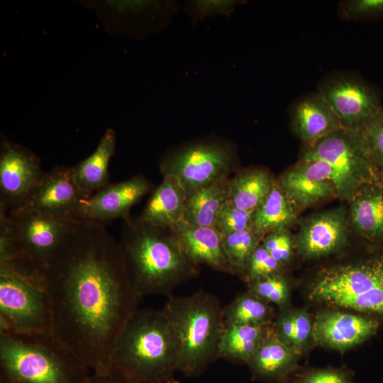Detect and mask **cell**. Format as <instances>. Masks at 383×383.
I'll return each mask as SVG.
<instances>
[{
    "label": "cell",
    "mask_w": 383,
    "mask_h": 383,
    "mask_svg": "<svg viewBox=\"0 0 383 383\" xmlns=\"http://www.w3.org/2000/svg\"><path fill=\"white\" fill-rule=\"evenodd\" d=\"M52 333L92 373L106 374L113 345L137 309L117 242L104 223L75 219L43 274Z\"/></svg>",
    "instance_id": "1"
},
{
    "label": "cell",
    "mask_w": 383,
    "mask_h": 383,
    "mask_svg": "<svg viewBox=\"0 0 383 383\" xmlns=\"http://www.w3.org/2000/svg\"><path fill=\"white\" fill-rule=\"evenodd\" d=\"M118 245L138 299L153 294L170 296L199 274V265L189 257L172 228L138 218L123 221Z\"/></svg>",
    "instance_id": "2"
},
{
    "label": "cell",
    "mask_w": 383,
    "mask_h": 383,
    "mask_svg": "<svg viewBox=\"0 0 383 383\" xmlns=\"http://www.w3.org/2000/svg\"><path fill=\"white\" fill-rule=\"evenodd\" d=\"M177 364L176 338L162 309H136L113 345L109 372L129 383H165Z\"/></svg>",
    "instance_id": "3"
},
{
    "label": "cell",
    "mask_w": 383,
    "mask_h": 383,
    "mask_svg": "<svg viewBox=\"0 0 383 383\" xmlns=\"http://www.w3.org/2000/svg\"><path fill=\"white\" fill-rule=\"evenodd\" d=\"M91 373L52 332L0 329V383H90Z\"/></svg>",
    "instance_id": "4"
},
{
    "label": "cell",
    "mask_w": 383,
    "mask_h": 383,
    "mask_svg": "<svg viewBox=\"0 0 383 383\" xmlns=\"http://www.w3.org/2000/svg\"><path fill=\"white\" fill-rule=\"evenodd\" d=\"M162 311L176 338L177 370L196 375L218 358L225 327L223 308L216 296L203 289L187 296H170Z\"/></svg>",
    "instance_id": "5"
},
{
    "label": "cell",
    "mask_w": 383,
    "mask_h": 383,
    "mask_svg": "<svg viewBox=\"0 0 383 383\" xmlns=\"http://www.w3.org/2000/svg\"><path fill=\"white\" fill-rule=\"evenodd\" d=\"M74 220L24 206L0 208V263L43 277Z\"/></svg>",
    "instance_id": "6"
},
{
    "label": "cell",
    "mask_w": 383,
    "mask_h": 383,
    "mask_svg": "<svg viewBox=\"0 0 383 383\" xmlns=\"http://www.w3.org/2000/svg\"><path fill=\"white\" fill-rule=\"evenodd\" d=\"M311 301L383 316V256L321 270L309 288Z\"/></svg>",
    "instance_id": "7"
},
{
    "label": "cell",
    "mask_w": 383,
    "mask_h": 383,
    "mask_svg": "<svg viewBox=\"0 0 383 383\" xmlns=\"http://www.w3.org/2000/svg\"><path fill=\"white\" fill-rule=\"evenodd\" d=\"M237 162L235 145L211 135L171 147L159 167L163 176L172 174L179 180L189 198L199 189L228 178Z\"/></svg>",
    "instance_id": "8"
},
{
    "label": "cell",
    "mask_w": 383,
    "mask_h": 383,
    "mask_svg": "<svg viewBox=\"0 0 383 383\" xmlns=\"http://www.w3.org/2000/svg\"><path fill=\"white\" fill-rule=\"evenodd\" d=\"M301 160L329 166L337 196L350 201L363 185L379 180V171L359 129L341 128L307 145Z\"/></svg>",
    "instance_id": "9"
},
{
    "label": "cell",
    "mask_w": 383,
    "mask_h": 383,
    "mask_svg": "<svg viewBox=\"0 0 383 383\" xmlns=\"http://www.w3.org/2000/svg\"><path fill=\"white\" fill-rule=\"evenodd\" d=\"M0 329L52 332L50 307L43 278L0 263Z\"/></svg>",
    "instance_id": "10"
},
{
    "label": "cell",
    "mask_w": 383,
    "mask_h": 383,
    "mask_svg": "<svg viewBox=\"0 0 383 383\" xmlns=\"http://www.w3.org/2000/svg\"><path fill=\"white\" fill-rule=\"evenodd\" d=\"M44 172L28 148L4 138L0 150V208L9 211L23 206Z\"/></svg>",
    "instance_id": "11"
},
{
    "label": "cell",
    "mask_w": 383,
    "mask_h": 383,
    "mask_svg": "<svg viewBox=\"0 0 383 383\" xmlns=\"http://www.w3.org/2000/svg\"><path fill=\"white\" fill-rule=\"evenodd\" d=\"M152 184L138 174L124 181L110 183L83 199L74 219L89 220L104 223L116 218L132 219L130 211L150 190Z\"/></svg>",
    "instance_id": "12"
},
{
    "label": "cell",
    "mask_w": 383,
    "mask_h": 383,
    "mask_svg": "<svg viewBox=\"0 0 383 383\" xmlns=\"http://www.w3.org/2000/svg\"><path fill=\"white\" fill-rule=\"evenodd\" d=\"M318 94L346 128L360 129L382 107L376 92L355 79L333 78L322 85Z\"/></svg>",
    "instance_id": "13"
},
{
    "label": "cell",
    "mask_w": 383,
    "mask_h": 383,
    "mask_svg": "<svg viewBox=\"0 0 383 383\" xmlns=\"http://www.w3.org/2000/svg\"><path fill=\"white\" fill-rule=\"evenodd\" d=\"M86 198L74 180L72 167L60 165L43 173L22 206L60 218L74 219Z\"/></svg>",
    "instance_id": "14"
},
{
    "label": "cell",
    "mask_w": 383,
    "mask_h": 383,
    "mask_svg": "<svg viewBox=\"0 0 383 383\" xmlns=\"http://www.w3.org/2000/svg\"><path fill=\"white\" fill-rule=\"evenodd\" d=\"M378 328L375 319L329 309L318 312L313 319V341L326 348L345 351L371 338Z\"/></svg>",
    "instance_id": "15"
},
{
    "label": "cell",
    "mask_w": 383,
    "mask_h": 383,
    "mask_svg": "<svg viewBox=\"0 0 383 383\" xmlns=\"http://www.w3.org/2000/svg\"><path fill=\"white\" fill-rule=\"evenodd\" d=\"M276 182L296 207H306L337 196L331 169L318 160H301Z\"/></svg>",
    "instance_id": "16"
},
{
    "label": "cell",
    "mask_w": 383,
    "mask_h": 383,
    "mask_svg": "<svg viewBox=\"0 0 383 383\" xmlns=\"http://www.w3.org/2000/svg\"><path fill=\"white\" fill-rule=\"evenodd\" d=\"M347 239L346 211L338 208L306 220L299 231L296 248L305 257H318L339 250Z\"/></svg>",
    "instance_id": "17"
},
{
    "label": "cell",
    "mask_w": 383,
    "mask_h": 383,
    "mask_svg": "<svg viewBox=\"0 0 383 383\" xmlns=\"http://www.w3.org/2000/svg\"><path fill=\"white\" fill-rule=\"evenodd\" d=\"M172 229L196 264H205L217 271L233 274L222 244L221 235L214 227L196 226L182 221Z\"/></svg>",
    "instance_id": "18"
},
{
    "label": "cell",
    "mask_w": 383,
    "mask_h": 383,
    "mask_svg": "<svg viewBox=\"0 0 383 383\" xmlns=\"http://www.w3.org/2000/svg\"><path fill=\"white\" fill-rule=\"evenodd\" d=\"M187 199L179 180L172 174L164 175L138 219L151 226L172 228L183 221Z\"/></svg>",
    "instance_id": "19"
},
{
    "label": "cell",
    "mask_w": 383,
    "mask_h": 383,
    "mask_svg": "<svg viewBox=\"0 0 383 383\" xmlns=\"http://www.w3.org/2000/svg\"><path fill=\"white\" fill-rule=\"evenodd\" d=\"M301 355L276 336L272 326V332L248 362V365L255 379L270 382H283L296 371Z\"/></svg>",
    "instance_id": "20"
},
{
    "label": "cell",
    "mask_w": 383,
    "mask_h": 383,
    "mask_svg": "<svg viewBox=\"0 0 383 383\" xmlns=\"http://www.w3.org/2000/svg\"><path fill=\"white\" fill-rule=\"evenodd\" d=\"M350 218L355 231L367 243L383 242V184L361 187L350 200Z\"/></svg>",
    "instance_id": "21"
},
{
    "label": "cell",
    "mask_w": 383,
    "mask_h": 383,
    "mask_svg": "<svg viewBox=\"0 0 383 383\" xmlns=\"http://www.w3.org/2000/svg\"><path fill=\"white\" fill-rule=\"evenodd\" d=\"M292 118L294 131L307 145L344 128L338 116L318 93L299 101L292 109Z\"/></svg>",
    "instance_id": "22"
},
{
    "label": "cell",
    "mask_w": 383,
    "mask_h": 383,
    "mask_svg": "<svg viewBox=\"0 0 383 383\" xmlns=\"http://www.w3.org/2000/svg\"><path fill=\"white\" fill-rule=\"evenodd\" d=\"M116 132L108 128L95 150L87 158L72 166L74 180L86 197L109 185V165L115 152Z\"/></svg>",
    "instance_id": "23"
},
{
    "label": "cell",
    "mask_w": 383,
    "mask_h": 383,
    "mask_svg": "<svg viewBox=\"0 0 383 383\" xmlns=\"http://www.w3.org/2000/svg\"><path fill=\"white\" fill-rule=\"evenodd\" d=\"M272 324L225 327L218 346V357L248 364L272 332Z\"/></svg>",
    "instance_id": "24"
},
{
    "label": "cell",
    "mask_w": 383,
    "mask_h": 383,
    "mask_svg": "<svg viewBox=\"0 0 383 383\" xmlns=\"http://www.w3.org/2000/svg\"><path fill=\"white\" fill-rule=\"evenodd\" d=\"M296 218V206L274 183L262 204L252 212V230L262 238L287 230Z\"/></svg>",
    "instance_id": "25"
},
{
    "label": "cell",
    "mask_w": 383,
    "mask_h": 383,
    "mask_svg": "<svg viewBox=\"0 0 383 383\" xmlns=\"http://www.w3.org/2000/svg\"><path fill=\"white\" fill-rule=\"evenodd\" d=\"M274 183L265 169L240 170L231 178L228 199L237 207L252 213L267 197Z\"/></svg>",
    "instance_id": "26"
},
{
    "label": "cell",
    "mask_w": 383,
    "mask_h": 383,
    "mask_svg": "<svg viewBox=\"0 0 383 383\" xmlns=\"http://www.w3.org/2000/svg\"><path fill=\"white\" fill-rule=\"evenodd\" d=\"M230 180L223 179L192 194L183 221L193 226L213 227L218 213L229 199Z\"/></svg>",
    "instance_id": "27"
},
{
    "label": "cell",
    "mask_w": 383,
    "mask_h": 383,
    "mask_svg": "<svg viewBox=\"0 0 383 383\" xmlns=\"http://www.w3.org/2000/svg\"><path fill=\"white\" fill-rule=\"evenodd\" d=\"M274 311L268 303L248 289L223 308L224 327L233 325H270Z\"/></svg>",
    "instance_id": "28"
},
{
    "label": "cell",
    "mask_w": 383,
    "mask_h": 383,
    "mask_svg": "<svg viewBox=\"0 0 383 383\" xmlns=\"http://www.w3.org/2000/svg\"><path fill=\"white\" fill-rule=\"evenodd\" d=\"M221 239L233 273L241 274L248 257L262 239L252 229L221 235Z\"/></svg>",
    "instance_id": "29"
},
{
    "label": "cell",
    "mask_w": 383,
    "mask_h": 383,
    "mask_svg": "<svg viewBox=\"0 0 383 383\" xmlns=\"http://www.w3.org/2000/svg\"><path fill=\"white\" fill-rule=\"evenodd\" d=\"M248 289L270 304H274L284 309L289 297V281L282 272L276 274L250 284Z\"/></svg>",
    "instance_id": "30"
},
{
    "label": "cell",
    "mask_w": 383,
    "mask_h": 383,
    "mask_svg": "<svg viewBox=\"0 0 383 383\" xmlns=\"http://www.w3.org/2000/svg\"><path fill=\"white\" fill-rule=\"evenodd\" d=\"M283 267L260 243L248 257L241 275L248 284L282 273Z\"/></svg>",
    "instance_id": "31"
},
{
    "label": "cell",
    "mask_w": 383,
    "mask_h": 383,
    "mask_svg": "<svg viewBox=\"0 0 383 383\" xmlns=\"http://www.w3.org/2000/svg\"><path fill=\"white\" fill-rule=\"evenodd\" d=\"M213 227L221 235L252 229V213L237 207L228 199L218 213Z\"/></svg>",
    "instance_id": "32"
},
{
    "label": "cell",
    "mask_w": 383,
    "mask_h": 383,
    "mask_svg": "<svg viewBox=\"0 0 383 383\" xmlns=\"http://www.w3.org/2000/svg\"><path fill=\"white\" fill-rule=\"evenodd\" d=\"M238 0H192L184 4V11L189 14L194 26L199 20L217 16H228L238 5Z\"/></svg>",
    "instance_id": "33"
},
{
    "label": "cell",
    "mask_w": 383,
    "mask_h": 383,
    "mask_svg": "<svg viewBox=\"0 0 383 383\" xmlns=\"http://www.w3.org/2000/svg\"><path fill=\"white\" fill-rule=\"evenodd\" d=\"M352 371L343 368L327 367L313 368L296 372L284 383H355Z\"/></svg>",
    "instance_id": "34"
},
{
    "label": "cell",
    "mask_w": 383,
    "mask_h": 383,
    "mask_svg": "<svg viewBox=\"0 0 383 383\" xmlns=\"http://www.w3.org/2000/svg\"><path fill=\"white\" fill-rule=\"evenodd\" d=\"M379 171L383 170V107L360 129Z\"/></svg>",
    "instance_id": "35"
},
{
    "label": "cell",
    "mask_w": 383,
    "mask_h": 383,
    "mask_svg": "<svg viewBox=\"0 0 383 383\" xmlns=\"http://www.w3.org/2000/svg\"><path fill=\"white\" fill-rule=\"evenodd\" d=\"M261 244L283 266L291 260L294 244L287 230L269 233L262 238Z\"/></svg>",
    "instance_id": "36"
},
{
    "label": "cell",
    "mask_w": 383,
    "mask_h": 383,
    "mask_svg": "<svg viewBox=\"0 0 383 383\" xmlns=\"http://www.w3.org/2000/svg\"><path fill=\"white\" fill-rule=\"evenodd\" d=\"M294 323V347L303 355L308 350L313 341V325L309 313L305 309L292 310Z\"/></svg>",
    "instance_id": "37"
},
{
    "label": "cell",
    "mask_w": 383,
    "mask_h": 383,
    "mask_svg": "<svg viewBox=\"0 0 383 383\" xmlns=\"http://www.w3.org/2000/svg\"><path fill=\"white\" fill-rule=\"evenodd\" d=\"M345 13L351 16L366 17L383 14V0H353L346 3Z\"/></svg>",
    "instance_id": "38"
},
{
    "label": "cell",
    "mask_w": 383,
    "mask_h": 383,
    "mask_svg": "<svg viewBox=\"0 0 383 383\" xmlns=\"http://www.w3.org/2000/svg\"><path fill=\"white\" fill-rule=\"evenodd\" d=\"M90 383H129L118 374L109 372L106 374L91 373Z\"/></svg>",
    "instance_id": "39"
},
{
    "label": "cell",
    "mask_w": 383,
    "mask_h": 383,
    "mask_svg": "<svg viewBox=\"0 0 383 383\" xmlns=\"http://www.w3.org/2000/svg\"><path fill=\"white\" fill-rule=\"evenodd\" d=\"M379 181L383 184V170L379 171Z\"/></svg>",
    "instance_id": "40"
},
{
    "label": "cell",
    "mask_w": 383,
    "mask_h": 383,
    "mask_svg": "<svg viewBox=\"0 0 383 383\" xmlns=\"http://www.w3.org/2000/svg\"><path fill=\"white\" fill-rule=\"evenodd\" d=\"M165 383H180L178 381H176L174 379H173V378L169 379L168 381H167Z\"/></svg>",
    "instance_id": "41"
}]
</instances>
